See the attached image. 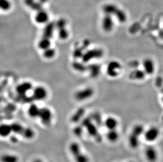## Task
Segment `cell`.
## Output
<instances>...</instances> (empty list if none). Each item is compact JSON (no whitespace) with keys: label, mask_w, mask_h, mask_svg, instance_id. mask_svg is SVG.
<instances>
[{"label":"cell","mask_w":163,"mask_h":162,"mask_svg":"<svg viewBox=\"0 0 163 162\" xmlns=\"http://www.w3.org/2000/svg\"><path fill=\"white\" fill-rule=\"evenodd\" d=\"M81 124L86 130L89 135L92 137L97 142L100 143L102 141V136L99 131V127L92 120L89 116L85 117L81 121Z\"/></svg>","instance_id":"cell-1"},{"label":"cell","mask_w":163,"mask_h":162,"mask_svg":"<svg viewBox=\"0 0 163 162\" xmlns=\"http://www.w3.org/2000/svg\"><path fill=\"white\" fill-rule=\"evenodd\" d=\"M12 132L15 135L20 136L26 140H32L35 137V133L33 129L29 127H26L21 124L14 122L11 124Z\"/></svg>","instance_id":"cell-2"},{"label":"cell","mask_w":163,"mask_h":162,"mask_svg":"<svg viewBox=\"0 0 163 162\" xmlns=\"http://www.w3.org/2000/svg\"><path fill=\"white\" fill-rule=\"evenodd\" d=\"M69 150L75 162H89L88 156L83 153L78 143L71 142L69 145Z\"/></svg>","instance_id":"cell-3"},{"label":"cell","mask_w":163,"mask_h":162,"mask_svg":"<svg viewBox=\"0 0 163 162\" xmlns=\"http://www.w3.org/2000/svg\"><path fill=\"white\" fill-rule=\"evenodd\" d=\"M38 118L43 125L48 127L51 125L53 119V114L51 110L49 108L43 107L40 109Z\"/></svg>","instance_id":"cell-4"},{"label":"cell","mask_w":163,"mask_h":162,"mask_svg":"<svg viewBox=\"0 0 163 162\" xmlns=\"http://www.w3.org/2000/svg\"><path fill=\"white\" fill-rule=\"evenodd\" d=\"M122 69V64L120 62L117 61H112L107 65V74L109 77H116L120 74Z\"/></svg>","instance_id":"cell-5"},{"label":"cell","mask_w":163,"mask_h":162,"mask_svg":"<svg viewBox=\"0 0 163 162\" xmlns=\"http://www.w3.org/2000/svg\"><path fill=\"white\" fill-rule=\"evenodd\" d=\"M103 55V51L102 49H92L84 53L82 59L84 63H87L93 59L101 58Z\"/></svg>","instance_id":"cell-6"},{"label":"cell","mask_w":163,"mask_h":162,"mask_svg":"<svg viewBox=\"0 0 163 162\" xmlns=\"http://www.w3.org/2000/svg\"><path fill=\"white\" fill-rule=\"evenodd\" d=\"M160 135V130L158 127L151 126L145 130L143 135L147 142L152 143L155 142L158 139Z\"/></svg>","instance_id":"cell-7"},{"label":"cell","mask_w":163,"mask_h":162,"mask_svg":"<svg viewBox=\"0 0 163 162\" xmlns=\"http://www.w3.org/2000/svg\"><path fill=\"white\" fill-rule=\"evenodd\" d=\"M145 159L148 162H156L158 159V153L157 149L153 146H148L144 151Z\"/></svg>","instance_id":"cell-8"},{"label":"cell","mask_w":163,"mask_h":162,"mask_svg":"<svg viewBox=\"0 0 163 162\" xmlns=\"http://www.w3.org/2000/svg\"><path fill=\"white\" fill-rule=\"evenodd\" d=\"M93 94V90L92 88L88 87L78 91L75 94V97L77 100L82 101L89 99Z\"/></svg>","instance_id":"cell-9"},{"label":"cell","mask_w":163,"mask_h":162,"mask_svg":"<svg viewBox=\"0 0 163 162\" xmlns=\"http://www.w3.org/2000/svg\"><path fill=\"white\" fill-rule=\"evenodd\" d=\"M143 69L147 75H151L155 71V62L150 58H146L142 62Z\"/></svg>","instance_id":"cell-10"},{"label":"cell","mask_w":163,"mask_h":162,"mask_svg":"<svg viewBox=\"0 0 163 162\" xmlns=\"http://www.w3.org/2000/svg\"><path fill=\"white\" fill-rule=\"evenodd\" d=\"M47 91L42 86H37L34 89L32 96L34 100H43L47 97Z\"/></svg>","instance_id":"cell-11"},{"label":"cell","mask_w":163,"mask_h":162,"mask_svg":"<svg viewBox=\"0 0 163 162\" xmlns=\"http://www.w3.org/2000/svg\"><path fill=\"white\" fill-rule=\"evenodd\" d=\"M102 26L105 32H110L113 30L114 27V22L112 15H105L103 20Z\"/></svg>","instance_id":"cell-12"},{"label":"cell","mask_w":163,"mask_h":162,"mask_svg":"<svg viewBox=\"0 0 163 162\" xmlns=\"http://www.w3.org/2000/svg\"><path fill=\"white\" fill-rule=\"evenodd\" d=\"M103 126L108 130H116L118 126V120L115 117L109 116L104 120Z\"/></svg>","instance_id":"cell-13"},{"label":"cell","mask_w":163,"mask_h":162,"mask_svg":"<svg viewBox=\"0 0 163 162\" xmlns=\"http://www.w3.org/2000/svg\"><path fill=\"white\" fill-rule=\"evenodd\" d=\"M55 27V23L54 22H50L47 24L46 26L45 27L43 32V37L47 38V39H51L53 37V32Z\"/></svg>","instance_id":"cell-14"},{"label":"cell","mask_w":163,"mask_h":162,"mask_svg":"<svg viewBox=\"0 0 163 162\" xmlns=\"http://www.w3.org/2000/svg\"><path fill=\"white\" fill-rule=\"evenodd\" d=\"M146 74L143 69L136 68L130 74L129 77L130 79L134 80L142 81L145 79Z\"/></svg>","instance_id":"cell-15"},{"label":"cell","mask_w":163,"mask_h":162,"mask_svg":"<svg viewBox=\"0 0 163 162\" xmlns=\"http://www.w3.org/2000/svg\"><path fill=\"white\" fill-rule=\"evenodd\" d=\"M85 109L82 107H80L71 116L70 119L71 122L73 123H78L80 121H82L83 119V116L85 115Z\"/></svg>","instance_id":"cell-16"},{"label":"cell","mask_w":163,"mask_h":162,"mask_svg":"<svg viewBox=\"0 0 163 162\" xmlns=\"http://www.w3.org/2000/svg\"><path fill=\"white\" fill-rule=\"evenodd\" d=\"M32 85L30 82H24L20 84L16 88V91L18 95H25L29 91L31 90Z\"/></svg>","instance_id":"cell-17"},{"label":"cell","mask_w":163,"mask_h":162,"mask_svg":"<svg viewBox=\"0 0 163 162\" xmlns=\"http://www.w3.org/2000/svg\"><path fill=\"white\" fill-rule=\"evenodd\" d=\"M48 20V14L43 10L38 11L35 16V21L39 24L45 23Z\"/></svg>","instance_id":"cell-18"},{"label":"cell","mask_w":163,"mask_h":162,"mask_svg":"<svg viewBox=\"0 0 163 162\" xmlns=\"http://www.w3.org/2000/svg\"><path fill=\"white\" fill-rule=\"evenodd\" d=\"M128 144L133 149H136L140 145V137L130 133L128 137Z\"/></svg>","instance_id":"cell-19"},{"label":"cell","mask_w":163,"mask_h":162,"mask_svg":"<svg viewBox=\"0 0 163 162\" xmlns=\"http://www.w3.org/2000/svg\"><path fill=\"white\" fill-rule=\"evenodd\" d=\"M12 132V127L11 124H2L0 126V135L2 137H7L11 135Z\"/></svg>","instance_id":"cell-20"},{"label":"cell","mask_w":163,"mask_h":162,"mask_svg":"<svg viewBox=\"0 0 163 162\" xmlns=\"http://www.w3.org/2000/svg\"><path fill=\"white\" fill-rule=\"evenodd\" d=\"M106 136L109 142L111 143H115L117 142L119 139V133L117 130V129L108 130Z\"/></svg>","instance_id":"cell-21"},{"label":"cell","mask_w":163,"mask_h":162,"mask_svg":"<svg viewBox=\"0 0 163 162\" xmlns=\"http://www.w3.org/2000/svg\"><path fill=\"white\" fill-rule=\"evenodd\" d=\"M40 109L35 104H31L29 107L28 113L30 117L32 119L38 118Z\"/></svg>","instance_id":"cell-22"},{"label":"cell","mask_w":163,"mask_h":162,"mask_svg":"<svg viewBox=\"0 0 163 162\" xmlns=\"http://www.w3.org/2000/svg\"><path fill=\"white\" fill-rule=\"evenodd\" d=\"M89 71L90 72V74L92 77H97L100 74L101 71V67L100 65L97 64H92L87 66Z\"/></svg>","instance_id":"cell-23"},{"label":"cell","mask_w":163,"mask_h":162,"mask_svg":"<svg viewBox=\"0 0 163 162\" xmlns=\"http://www.w3.org/2000/svg\"><path fill=\"white\" fill-rule=\"evenodd\" d=\"M118 7L117 5L113 4H107L104 5L103 8V11L106 15H114Z\"/></svg>","instance_id":"cell-24"},{"label":"cell","mask_w":163,"mask_h":162,"mask_svg":"<svg viewBox=\"0 0 163 162\" xmlns=\"http://www.w3.org/2000/svg\"><path fill=\"white\" fill-rule=\"evenodd\" d=\"M92 118V120L95 123L96 125L99 128L102 126H103L104 120H103L102 116L100 113L98 112H95L92 114L90 116Z\"/></svg>","instance_id":"cell-25"},{"label":"cell","mask_w":163,"mask_h":162,"mask_svg":"<svg viewBox=\"0 0 163 162\" xmlns=\"http://www.w3.org/2000/svg\"><path fill=\"white\" fill-rule=\"evenodd\" d=\"M24 2L27 6L30 7L32 10L37 11L42 10V7L40 2H35L34 0H25Z\"/></svg>","instance_id":"cell-26"},{"label":"cell","mask_w":163,"mask_h":162,"mask_svg":"<svg viewBox=\"0 0 163 162\" xmlns=\"http://www.w3.org/2000/svg\"><path fill=\"white\" fill-rule=\"evenodd\" d=\"M114 15L116 17L117 20L121 23H125L127 19V16L126 12L119 8H118V10L117 11Z\"/></svg>","instance_id":"cell-27"},{"label":"cell","mask_w":163,"mask_h":162,"mask_svg":"<svg viewBox=\"0 0 163 162\" xmlns=\"http://www.w3.org/2000/svg\"><path fill=\"white\" fill-rule=\"evenodd\" d=\"M19 158L14 154H5L1 157L2 162H18Z\"/></svg>","instance_id":"cell-28"},{"label":"cell","mask_w":163,"mask_h":162,"mask_svg":"<svg viewBox=\"0 0 163 162\" xmlns=\"http://www.w3.org/2000/svg\"><path fill=\"white\" fill-rule=\"evenodd\" d=\"M145 131V130L144 126L140 124H137L133 127L131 133L139 137H140L141 136L144 135Z\"/></svg>","instance_id":"cell-29"},{"label":"cell","mask_w":163,"mask_h":162,"mask_svg":"<svg viewBox=\"0 0 163 162\" xmlns=\"http://www.w3.org/2000/svg\"><path fill=\"white\" fill-rule=\"evenodd\" d=\"M50 45H51L50 39H47L44 37H42V39L39 41L38 43L39 47L40 49L43 50V51L50 47Z\"/></svg>","instance_id":"cell-30"},{"label":"cell","mask_w":163,"mask_h":162,"mask_svg":"<svg viewBox=\"0 0 163 162\" xmlns=\"http://www.w3.org/2000/svg\"><path fill=\"white\" fill-rule=\"evenodd\" d=\"M72 66L73 69L78 72H83L87 70V67L84 64L80 63V62L75 61L72 64Z\"/></svg>","instance_id":"cell-31"},{"label":"cell","mask_w":163,"mask_h":162,"mask_svg":"<svg viewBox=\"0 0 163 162\" xmlns=\"http://www.w3.org/2000/svg\"><path fill=\"white\" fill-rule=\"evenodd\" d=\"M85 130L83 126L80 124V125H77L73 129V133L74 135L77 137H80L82 135L83 130Z\"/></svg>","instance_id":"cell-32"},{"label":"cell","mask_w":163,"mask_h":162,"mask_svg":"<svg viewBox=\"0 0 163 162\" xmlns=\"http://www.w3.org/2000/svg\"><path fill=\"white\" fill-rule=\"evenodd\" d=\"M55 50L54 49L49 47L48 49L44 50L43 52V56L47 59H52L55 55Z\"/></svg>","instance_id":"cell-33"},{"label":"cell","mask_w":163,"mask_h":162,"mask_svg":"<svg viewBox=\"0 0 163 162\" xmlns=\"http://www.w3.org/2000/svg\"><path fill=\"white\" fill-rule=\"evenodd\" d=\"M83 49L82 47H77L74 50L73 52V56L75 59H79L80 57H82L83 55Z\"/></svg>","instance_id":"cell-34"},{"label":"cell","mask_w":163,"mask_h":162,"mask_svg":"<svg viewBox=\"0 0 163 162\" xmlns=\"http://www.w3.org/2000/svg\"><path fill=\"white\" fill-rule=\"evenodd\" d=\"M11 4L8 0H0V7L3 11L10 10Z\"/></svg>","instance_id":"cell-35"},{"label":"cell","mask_w":163,"mask_h":162,"mask_svg":"<svg viewBox=\"0 0 163 162\" xmlns=\"http://www.w3.org/2000/svg\"><path fill=\"white\" fill-rule=\"evenodd\" d=\"M58 36L61 40H66L68 38L69 36L68 31L66 27L58 30Z\"/></svg>","instance_id":"cell-36"},{"label":"cell","mask_w":163,"mask_h":162,"mask_svg":"<svg viewBox=\"0 0 163 162\" xmlns=\"http://www.w3.org/2000/svg\"><path fill=\"white\" fill-rule=\"evenodd\" d=\"M67 24V22L65 18H61L59 19L57 21V22L55 23V27L58 30L61 29V28H65Z\"/></svg>","instance_id":"cell-37"},{"label":"cell","mask_w":163,"mask_h":162,"mask_svg":"<svg viewBox=\"0 0 163 162\" xmlns=\"http://www.w3.org/2000/svg\"><path fill=\"white\" fill-rule=\"evenodd\" d=\"M90 44V42L89 40H88V39H86V40L83 41L82 47L84 49H87V48L89 46Z\"/></svg>","instance_id":"cell-38"},{"label":"cell","mask_w":163,"mask_h":162,"mask_svg":"<svg viewBox=\"0 0 163 162\" xmlns=\"http://www.w3.org/2000/svg\"><path fill=\"white\" fill-rule=\"evenodd\" d=\"M17 136L12 135L10 136V140L11 142L13 143H17V142H18V139L17 137Z\"/></svg>","instance_id":"cell-39"},{"label":"cell","mask_w":163,"mask_h":162,"mask_svg":"<svg viewBox=\"0 0 163 162\" xmlns=\"http://www.w3.org/2000/svg\"><path fill=\"white\" fill-rule=\"evenodd\" d=\"M32 162H45L43 161V160H42V159H40V158H37V159H35Z\"/></svg>","instance_id":"cell-40"},{"label":"cell","mask_w":163,"mask_h":162,"mask_svg":"<svg viewBox=\"0 0 163 162\" xmlns=\"http://www.w3.org/2000/svg\"><path fill=\"white\" fill-rule=\"evenodd\" d=\"M133 162V161H129V162Z\"/></svg>","instance_id":"cell-41"},{"label":"cell","mask_w":163,"mask_h":162,"mask_svg":"<svg viewBox=\"0 0 163 162\" xmlns=\"http://www.w3.org/2000/svg\"></svg>","instance_id":"cell-42"}]
</instances>
